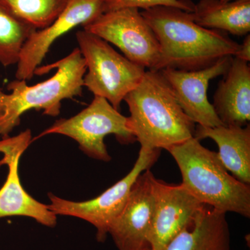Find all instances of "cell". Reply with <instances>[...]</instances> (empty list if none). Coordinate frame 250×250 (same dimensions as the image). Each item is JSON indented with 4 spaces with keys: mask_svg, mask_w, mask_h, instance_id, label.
Returning <instances> with one entry per match:
<instances>
[{
    "mask_svg": "<svg viewBox=\"0 0 250 250\" xmlns=\"http://www.w3.org/2000/svg\"><path fill=\"white\" fill-rule=\"evenodd\" d=\"M160 45L157 70L172 68L194 71L211 66L220 59L235 57L240 43L228 34L197 24L191 13L170 6L141 11Z\"/></svg>",
    "mask_w": 250,
    "mask_h": 250,
    "instance_id": "6da1fadb",
    "label": "cell"
},
{
    "mask_svg": "<svg viewBox=\"0 0 250 250\" xmlns=\"http://www.w3.org/2000/svg\"><path fill=\"white\" fill-rule=\"evenodd\" d=\"M130 127L141 147L165 149L194 137L195 123L184 113L160 71L146 70L125 96Z\"/></svg>",
    "mask_w": 250,
    "mask_h": 250,
    "instance_id": "7a4b0ae2",
    "label": "cell"
},
{
    "mask_svg": "<svg viewBox=\"0 0 250 250\" xmlns=\"http://www.w3.org/2000/svg\"><path fill=\"white\" fill-rule=\"evenodd\" d=\"M52 69L57 70L53 76L37 84L28 85L25 80H16L7 85L11 93L0 88V136L8 137L29 110H42L44 114L56 117L60 113L62 100L82 95L86 66L80 49L51 65L38 67L35 75Z\"/></svg>",
    "mask_w": 250,
    "mask_h": 250,
    "instance_id": "3957f363",
    "label": "cell"
},
{
    "mask_svg": "<svg viewBox=\"0 0 250 250\" xmlns=\"http://www.w3.org/2000/svg\"><path fill=\"white\" fill-rule=\"evenodd\" d=\"M167 151L178 166L182 184L199 202L220 213L250 218V186L229 173L218 153L195 137Z\"/></svg>",
    "mask_w": 250,
    "mask_h": 250,
    "instance_id": "277c9868",
    "label": "cell"
},
{
    "mask_svg": "<svg viewBox=\"0 0 250 250\" xmlns=\"http://www.w3.org/2000/svg\"><path fill=\"white\" fill-rule=\"evenodd\" d=\"M76 38L86 66L83 87L94 96L106 99L120 111L122 102L139 84L146 69L121 55L108 42L91 33L78 31Z\"/></svg>",
    "mask_w": 250,
    "mask_h": 250,
    "instance_id": "5b68a950",
    "label": "cell"
},
{
    "mask_svg": "<svg viewBox=\"0 0 250 250\" xmlns=\"http://www.w3.org/2000/svg\"><path fill=\"white\" fill-rule=\"evenodd\" d=\"M54 134L71 138L86 155L105 162L111 160L104 143L106 136L115 135L123 144L136 141L128 117L123 116L106 99L99 96L94 97L92 103L78 114L56 121L36 139Z\"/></svg>",
    "mask_w": 250,
    "mask_h": 250,
    "instance_id": "8992f818",
    "label": "cell"
},
{
    "mask_svg": "<svg viewBox=\"0 0 250 250\" xmlns=\"http://www.w3.org/2000/svg\"><path fill=\"white\" fill-rule=\"evenodd\" d=\"M160 151L141 147L137 160L129 173L95 198L72 202L49 193L51 204L47 207L57 215H69L88 222L96 228L97 240L104 241L112 223L126 205L136 179L155 164Z\"/></svg>",
    "mask_w": 250,
    "mask_h": 250,
    "instance_id": "52a82bcc",
    "label": "cell"
},
{
    "mask_svg": "<svg viewBox=\"0 0 250 250\" xmlns=\"http://www.w3.org/2000/svg\"><path fill=\"white\" fill-rule=\"evenodd\" d=\"M82 27L116 46L131 62L147 70H157L160 45L139 9L126 8L103 13Z\"/></svg>",
    "mask_w": 250,
    "mask_h": 250,
    "instance_id": "ba28073f",
    "label": "cell"
},
{
    "mask_svg": "<svg viewBox=\"0 0 250 250\" xmlns=\"http://www.w3.org/2000/svg\"><path fill=\"white\" fill-rule=\"evenodd\" d=\"M32 141L31 130L27 129L18 136L2 138L0 152L4 157L0 166H9L6 182L0 188V218L10 216H26L49 228L57 225V215L47 205L38 202L27 193L21 184L19 162L23 152Z\"/></svg>",
    "mask_w": 250,
    "mask_h": 250,
    "instance_id": "9c48e42d",
    "label": "cell"
},
{
    "mask_svg": "<svg viewBox=\"0 0 250 250\" xmlns=\"http://www.w3.org/2000/svg\"><path fill=\"white\" fill-rule=\"evenodd\" d=\"M157 179L150 169L138 177L121 213L108 229L119 250H144L155 212Z\"/></svg>",
    "mask_w": 250,
    "mask_h": 250,
    "instance_id": "30bf717a",
    "label": "cell"
},
{
    "mask_svg": "<svg viewBox=\"0 0 250 250\" xmlns=\"http://www.w3.org/2000/svg\"><path fill=\"white\" fill-rule=\"evenodd\" d=\"M104 13V0H69L65 9L48 27L31 34L23 46L16 77L30 80L54 41L77 27L83 26Z\"/></svg>",
    "mask_w": 250,
    "mask_h": 250,
    "instance_id": "8fae6325",
    "label": "cell"
},
{
    "mask_svg": "<svg viewBox=\"0 0 250 250\" xmlns=\"http://www.w3.org/2000/svg\"><path fill=\"white\" fill-rule=\"evenodd\" d=\"M233 57L220 59L211 66L194 71L172 68L159 70L179 106L195 124L207 127L223 125L207 97L210 80L228 72Z\"/></svg>",
    "mask_w": 250,
    "mask_h": 250,
    "instance_id": "7c38bea8",
    "label": "cell"
},
{
    "mask_svg": "<svg viewBox=\"0 0 250 250\" xmlns=\"http://www.w3.org/2000/svg\"><path fill=\"white\" fill-rule=\"evenodd\" d=\"M206 205L183 184L170 185L157 179L155 212L146 250H164L184 229L191 225Z\"/></svg>",
    "mask_w": 250,
    "mask_h": 250,
    "instance_id": "4fadbf2b",
    "label": "cell"
},
{
    "mask_svg": "<svg viewBox=\"0 0 250 250\" xmlns=\"http://www.w3.org/2000/svg\"><path fill=\"white\" fill-rule=\"evenodd\" d=\"M225 126H246L250 121V67L233 57L228 72L219 82L212 104Z\"/></svg>",
    "mask_w": 250,
    "mask_h": 250,
    "instance_id": "5bb4252c",
    "label": "cell"
},
{
    "mask_svg": "<svg viewBox=\"0 0 250 250\" xmlns=\"http://www.w3.org/2000/svg\"><path fill=\"white\" fill-rule=\"evenodd\" d=\"M194 137L210 139L218 147V156L225 168L243 184H250V126L207 127L197 125Z\"/></svg>",
    "mask_w": 250,
    "mask_h": 250,
    "instance_id": "9a60e30c",
    "label": "cell"
},
{
    "mask_svg": "<svg viewBox=\"0 0 250 250\" xmlns=\"http://www.w3.org/2000/svg\"><path fill=\"white\" fill-rule=\"evenodd\" d=\"M164 250H231L226 213L205 206L194 223L172 238Z\"/></svg>",
    "mask_w": 250,
    "mask_h": 250,
    "instance_id": "2e32d148",
    "label": "cell"
},
{
    "mask_svg": "<svg viewBox=\"0 0 250 250\" xmlns=\"http://www.w3.org/2000/svg\"><path fill=\"white\" fill-rule=\"evenodd\" d=\"M191 15L197 24L207 29L239 36L250 32V0H200Z\"/></svg>",
    "mask_w": 250,
    "mask_h": 250,
    "instance_id": "e0dca14e",
    "label": "cell"
},
{
    "mask_svg": "<svg viewBox=\"0 0 250 250\" xmlns=\"http://www.w3.org/2000/svg\"><path fill=\"white\" fill-rule=\"evenodd\" d=\"M37 29L0 4V64H17L23 46Z\"/></svg>",
    "mask_w": 250,
    "mask_h": 250,
    "instance_id": "ac0fdd59",
    "label": "cell"
},
{
    "mask_svg": "<svg viewBox=\"0 0 250 250\" xmlns=\"http://www.w3.org/2000/svg\"><path fill=\"white\" fill-rule=\"evenodd\" d=\"M69 0H0V4L37 30L50 25Z\"/></svg>",
    "mask_w": 250,
    "mask_h": 250,
    "instance_id": "d6986e66",
    "label": "cell"
},
{
    "mask_svg": "<svg viewBox=\"0 0 250 250\" xmlns=\"http://www.w3.org/2000/svg\"><path fill=\"white\" fill-rule=\"evenodd\" d=\"M156 6H170L192 13L195 4L191 0H104V13L126 8L144 11Z\"/></svg>",
    "mask_w": 250,
    "mask_h": 250,
    "instance_id": "ffe728a7",
    "label": "cell"
},
{
    "mask_svg": "<svg viewBox=\"0 0 250 250\" xmlns=\"http://www.w3.org/2000/svg\"><path fill=\"white\" fill-rule=\"evenodd\" d=\"M234 57L249 62H250V35L246 36V39L240 44L239 49Z\"/></svg>",
    "mask_w": 250,
    "mask_h": 250,
    "instance_id": "44dd1931",
    "label": "cell"
},
{
    "mask_svg": "<svg viewBox=\"0 0 250 250\" xmlns=\"http://www.w3.org/2000/svg\"><path fill=\"white\" fill-rule=\"evenodd\" d=\"M222 2H228V1H233V0H220Z\"/></svg>",
    "mask_w": 250,
    "mask_h": 250,
    "instance_id": "7402d4cb",
    "label": "cell"
}]
</instances>
